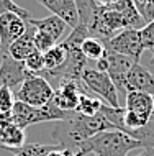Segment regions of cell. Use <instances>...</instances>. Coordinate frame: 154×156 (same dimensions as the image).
I'll list each match as a JSON object with an SVG mask.
<instances>
[{
    "mask_svg": "<svg viewBox=\"0 0 154 156\" xmlns=\"http://www.w3.org/2000/svg\"><path fill=\"white\" fill-rule=\"evenodd\" d=\"M113 8L121 15L125 28H133V30H143L146 27L143 16L139 15L138 8L133 3V0H118L113 5Z\"/></svg>",
    "mask_w": 154,
    "mask_h": 156,
    "instance_id": "obj_15",
    "label": "cell"
},
{
    "mask_svg": "<svg viewBox=\"0 0 154 156\" xmlns=\"http://www.w3.org/2000/svg\"><path fill=\"white\" fill-rule=\"evenodd\" d=\"M80 81L89 94L97 95L103 104L110 105V107H120V95L107 73L97 71L95 67L94 69L87 67L80 76Z\"/></svg>",
    "mask_w": 154,
    "mask_h": 156,
    "instance_id": "obj_5",
    "label": "cell"
},
{
    "mask_svg": "<svg viewBox=\"0 0 154 156\" xmlns=\"http://www.w3.org/2000/svg\"><path fill=\"white\" fill-rule=\"evenodd\" d=\"M16 102L15 94L8 87H0V113H12Z\"/></svg>",
    "mask_w": 154,
    "mask_h": 156,
    "instance_id": "obj_26",
    "label": "cell"
},
{
    "mask_svg": "<svg viewBox=\"0 0 154 156\" xmlns=\"http://www.w3.org/2000/svg\"><path fill=\"white\" fill-rule=\"evenodd\" d=\"M82 54L85 56L87 61H98L102 59L103 56L107 54V48H105V43L97 38L90 36L82 43Z\"/></svg>",
    "mask_w": 154,
    "mask_h": 156,
    "instance_id": "obj_20",
    "label": "cell"
},
{
    "mask_svg": "<svg viewBox=\"0 0 154 156\" xmlns=\"http://www.w3.org/2000/svg\"><path fill=\"white\" fill-rule=\"evenodd\" d=\"M138 156H149V153H148L146 150H143V153H141V154H138Z\"/></svg>",
    "mask_w": 154,
    "mask_h": 156,
    "instance_id": "obj_29",
    "label": "cell"
},
{
    "mask_svg": "<svg viewBox=\"0 0 154 156\" xmlns=\"http://www.w3.org/2000/svg\"><path fill=\"white\" fill-rule=\"evenodd\" d=\"M107 130H115V128L103 117L102 112H98L94 117H87L79 112H74L69 119L56 122L51 136L64 150H69L77 154L82 143L92 138L94 135L107 132Z\"/></svg>",
    "mask_w": 154,
    "mask_h": 156,
    "instance_id": "obj_1",
    "label": "cell"
},
{
    "mask_svg": "<svg viewBox=\"0 0 154 156\" xmlns=\"http://www.w3.org/2000/svg\"><path fill=\"white\" fill-rule=\"evenodd\" d=\"M26 20L15 13H5L0 16V51L7 53L8 46L16 41L26 31Z\"/></svg>",
    "mask_w": 154,
    "mask_h": 156,
    "instance_id": "obj_10",
    "label": "cell"
},
{
    "mask_svg": "<svg viewBox=\"0 0 154 156\" xmlns=\"http://www.w3.org/2000/svg\"><path fill=\"white\" fill-rule=\"evenodd\" d=\"M107 59H108V67H107V74L111 79L113 86L116 87V92L123 94L126 97L128 89H126V82H128V74H130L135 61L130 58L123 56V54H116L107 51Z\"/></svg>",
    "mask_w": 154,
    "mask_h": 156,
    "instance_id": "obj_8",
    "label": "cell"
},
{
    "mask_svg": "<svg viewBox=\"0 0 154 156\" xmlns=\"http://www.w3.org/2000/svg\"><path fill=\"white\" fill-rule=\"evenodd\" d=\"M0 133H2V141L0 146L8 150H20L25 145V130L20 128L15 123H7L3 126H0Z\"/></svg>",
    "mask_w": 154,
    "mask_h": 156,
    "instance_id": "obj_17",
    "label": "cell"
},
{
    "mask_svg": "<svg viewBox=\"0 0 154 156\" xmlns=\"http://www.w3.org/2000/svg\"><path fill=\"white\" fill-rule=\"evenodd\" d=\"M5 13H15L18 16H22L23 20H30L31 15L28 10H25L23 7L16 5L13 0H0V16Z\"/></svg>",
    "mask_w": 154,
    "mask_h": 156,
    "instance_id": "obj_24",
    "label": "cell"
},
{
    "mask_svg": "<svg viewBox=\"0 0 154 156\" xmlns=\"http://www.w3.org/2000/svg\"><path fill=\"white\" fill-rule=\"evenodd\" d=\"M15 99L31 107H44L54 97V87L44 77L36 74H28L25 82L15 92Z\"/></svg>",
    "mask_w": 154,
    "mask_h": 156,
    "instance_id": "obj_3",
    "label": "cell"
},
{
    "mask_svg": "<svg viewBox=\"0 0 154 156\" xmlns=\"http://www.w3.org/2000/svg\"><path fill=\"white\" fill-rule=\"evenodd\" d=\"M152 102H154V97H152ZM152 119H154V107H152Z\"/></svg>",
    "mask_w": 154,
    "mask_h": 156,
    "instance_id": "obj_30",
    "label": "cell"
},
{
    "mask_svg": "<svg viewBox=\"0 0 154 156\" xmlns=\"http://www.w3.org/2000/svg\"><path fill=\"white\" fill-rule=\"evenodd\" d=\"M43 56H44V73H53V71H56L57 67H61L66 62L67 51L64 49L62 44H56L51 49H48L46 53H43Z\"/></svg>",
    "mask_w": 154,
    "mask_h": 156,
    "instance_id": "obj_18",
    "label": "cell"
},
{
    "mask_svg": "<svg viewBox=\"0 0 154 156\" xmlns=\"http://www.w3.org/2000/svg\"><path fill=\"white\" fill-rule=\"evenodd\" d=\"M33 28H35V27H33ZM56 44H57V41L54 40V38H51L48 33L39 31V30H36V28H35V48H36V51L46 53L48 49H51L53 46H56Z\"/></svg>",
    "mask_w": 154,
    "mask_h": 156,
    "instance_id": "obj_25",
    "label": "cell"
},
{
    "mask_svg": "<svg viewBox=\"0 0 154 156\" xmlns=\"http://www.w3.org/2000/svg\"><path fill=\"white\" fill-rule=\"evenodd\" d=\"M141 41H143V48L151 51V64H154V22L148 23L141 30Z\"/></svg>",
    "mask_w": 154,
    "mask_h": 156,
    "instance_id": "obj_27",
    "label": "cell"
},
{
    "mask_svg": "<svg viewBox=\"0 0 154 156\" xmlns=\"http://www.w3.org/2000/svg\"><path fill=\"white\" fill-rule=\"evenodd\" d=\"M92 156H94V154H92Z\"/></svg>",
    "mask_w": 154,
    "mask_h": 156,
    "instance_id": "obj_33",
    "label": "cell"
},
{
    "mask_svg": "<svg viewBox=\"0 0 154 156\" xmlns=\"http://www.w3.org/2000/svg\"><path fill=\"white\" fill-rule=\"evenodd\" d=\"M116 2H118V0H95V3H97L98 7H111V5H115Z\"/></svg>",
    "mask_w": 154,
    "mask_h": 156,
    "instance_id": "obj_28",
    "label": "cell"
},
{
    "mask_svg": "<svg viewBox=\"0 0 154 156\" xmlns=\"http://www.w3.org/2000/svg\"><path fill=\"white\" fill-rule=\"evenodd\" d=\"M0 141H2V133H0Z\"/></svg>",
    "mask_w": 154,
    "mask_h": 156,
    "instance_id": "obj_31",
    "label": "cell"
},
{
    "mask_svg": "<svg viewBox=\"0 0 154 156\" xmlns=\"http://www.w3.org/2000/svg\"><path fill=\"white\" fill-rule=\"evenodd\" d=\"M61 148L62 146L57 145V143H28V145H23L20 150H16L15 154H20V156H48L51 151L61 150Z\"/></svg>",
    "mask_w": 154,
    "mask_h": 156,
    "instance_id": "obj_19",
    "label": "cell"
},
{
    "mask_svg": "<svg viewBox=\"0 0 154 156\" xmlns=\"http://www.w3.org/2000/svg\"><path fill=\"white\" fill-rule=\"evenodd\" d=\"M26 25L28 27H26L25 35H22L16 41H13L7 49L8 56H12L16 61H25V58L36 49L35 48V28H33L28 22H26Z\"/></svg>",
    "mask_w": 154,
    "mask_h": 156,
    "instance_id": "obj_14",
    "label": "cell"
},
{
    "mask_svg": "<svg viewBox=\"0 0 154 156\" xmlns=\"http://www.w3.org/2000/svg\"><path fill=\"white\" fill-rule=\"evenodd\" d=\"M82 94H89L82 81L59 79L57 87L54 89L53 102L64 112H76L79 105V99H80Z\"/></svg>",
    "mask_w": 154,
    "mask_h": 156,
    "instance_id": "obj_7",
    "label": "cell"
},
{
    "mask_svg": "<svg viewBox=\"0 0 154 156\" xmlns=\"http://www.w3.org/2000/svg\"><path fill=\"white\" fill-rule=\"evenodd\" d=\"M44 8L51 12V15H56L64 22L67 27L74 30L80 25V16L74 0H38Z\"/></svg>",
    "mask_w": 154,
    "mask_h": 156,
    "instance_id": "obj_11",
    "label": "cell"
},
{
    "mask_svg": "<svg viewBox=\"0 0 154 156\" xmlns=\"http://www.w3.org/2000/svg\"><path fill=\"white\" fill-rule=\"evenodd\" d=\"M28 71L25 67L23 61H16L7 53L2 54V62H0V87H8L15 89L20 87L28 77Z\"/></svg>",
    "mask_w": 154,
    "mask_h": 156,
    "instance_id": "obj_9",
    "label": "cell"
},
{
    "mask_svg": "<svg viewBox=\"0 0 154 156\" xmlns=\"http://www.w3.org/2000/svg\"><path fill=\"white\" fill-rule=\"evenodd\" d=\"M76 7L79 10V16H80V23L82 25H89L90 20L94 18L95 12H97L98 5L95 3V0H74Z\"/></svg>",
    "mask_w": 154,
    "mask_h": 156,
    "instance_id": "obj_22",
    "label": "cell"
},
{
    "mask_svg": "<svg viewBox=\"0 0 154 156\" xmlns=\"http://www.w3.org/2000/svg\"><path fill=\"white\" fill-rule=\"evenodd\" d=\"M107 51L123 54V56L130 58L135 62H139L143 56V41H141V30H133V28H125L113 36L110 41L105 44Z\"/></svg>",
    "mask_w": 154,
    "mask_h": 156,
    "instance_id": "obj_6",
    "label": "cell"
},
{
    "mask_svg": "<svg viewBox=\"0 0 154 156\" xmlns=\"http://www.w3.org/2000/svg\"><path fill=\"white\" fill-rule=\"evenodd\" d=\"M136 148H143V146L139 141L133 140L130 135L120 130H107L84 141L79 148V153L84 156H128L130 151Z\"/></svg>",
    "mask_w": 154,
    "mask_h": 156,
    "instance_id": "obj_2",
    "label": "cell"
},
{
    "mask_svg": "<svg viewBox=\"0 0 154 156\" xmlns=\"http://www.w3.org/2000/svg\"><path fill=\"white\" fill-rule=\"evenodd\" d=\"M152 95L144 94V92H136V90H130L126 94V107L125 110L138 115L139 119L149 122L152 117Z\"/></svg>",
    "mask_w": 154,
    "mask_h": 156,
    "instance_id": "obj_13",
    "label": "cell"
},
{
    "mask_svg": "<svg viewBox=\"0 0 154 156\" xmlns=\"http://www.w3.org/2000/svg\"><path fill=\"white\" fill-rule=\"evenodd\" d=\"M90 36L97 38V40L108 43L113 36H116L121 30H125V22L121 15L111 7H98L95 12L94 18L87 25Z\"/></svg>",
    "mask_w": 154,
    "mask_h": 156,
    "instance_id": "obj_4",
    "label": "cell"
},
{
    "mask_svg": "<svg viewBox=\"0 0 154 156\" xmlns=\"http://www.w3.org/2000/svg\"><path fill=\"white\" fill-rule=\"evenodd\" d=\"M26 22L30 23L31 27H35L36 30L48 33V35L51 38H54L56 41L61 40V36L64 35L66 28H67V25L56 15H49V16H46V18H41V20L30 18V20H26Z\"/></svg>",
    "mask_w": 154,
    "mask_h": 156,
    "instance_id": "obj_16",
    "label": "cell"
},
{
    "mask_svg": "<svg viewBox=\"0 0 154 156\" xmlns=\"http://www.w3.org/2000/svg\"><path fill=\"white\" fill-rule=\"evenodd\" d=\"M23 62L28 73L36 74V76H41V73H44V56H43V53L36 51V49L31 54H28Z\"/></svg>",
    "mask_w": 154,
    "mask_h": 156,
    "instance_id": "obj_23",
    "label": "cell"
},
{
    "mask_svg": "<svg viewBox=\"0 0 154 156\" xmlns=\"http://www.w3.org/2000/svg\"><path fill=\"white\" fill-rule=\"evenodd\" d=\"M15 156H20V154H15Z\"/></svg>",
    "mask_w": 154,
    "mask_h": 156,
    "instance_id": "obj_32",
    "label": "cell"
},
{
    "mask_svg": "<svg viewBox=\"0 0 154 156\" xmlns=\"http://www.w3.org/2000/svg\"><path fill=\"white\" fill-rule=\"evenodd\" d=\"M126 89L136 90V92H144L154 97V76L144 67L141 62H135L128 74V82Z\"/></svg>",
    "mask_w": 154,
    "mask_h": 156,
    "instance_id": "obj_12",
    "label": "cell"
},
{
    "mask_svg": "<svg viewBox=\"0 0 154 156\" xmlns=\"http://www.w3.org/2000/svg\"><path fill=\"white\" fill-rule=\"evenodd\" d=\"M103 102L98 97H94L92 94H82L80 99H79V105H77V110L79 113L82 115H87V117H94L100 112Z\"/></svg>",
    "mask_w": 154,
    "mask_h": 156,
    "instance_id": "obj_21",
    "label": "cell"
}]
</instances>
